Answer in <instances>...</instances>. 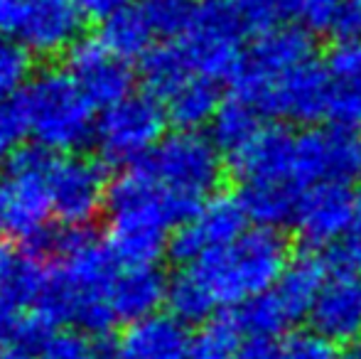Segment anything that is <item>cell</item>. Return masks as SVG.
<instances>
[{
	"instance_id": "obj_1",
	"label": "cell",
	"mask_w": 361,
	"mask_h": 359,
	"mask_svg": "<svg viewBox=\"0 0 361 359\" xmlns=\"http://www.w3.org/2000/svg\"><path fill=\"white\" fill-rule=\"evenodd\" d=\"M106 212V244L121 266H157L182 224L175 205L140 165L111 182Z\"/></svg>"
},
{
	"instance_id": "obj_2",
	"label": "cell",
	"mask_w": 361,
	"mask_h": 359,
	"mask_svg": "<svg viewBox=\"0 0 361 359\" xmlns=\"http://www.w3.org/2000/svg\"><path fill=\"white\" fill-rule=\"evenodd\" d=\"M288 264L290 246L281 231L256 226L231 246L202 256L187 269L221 308L243 305L251 298L273 291Z\"/></svg>"
},
{
	"instance_id": "obj_3",
	"label": "cell",
	"mask_w": 361,
	"mask_h": 359,
	"mask_svg": "<svg viewBox=\"0 0 361 359\" xmlns=\"http://www.w3.org/2000/svg\"><path fill=\"white\" fill-rule=\"evenodd\" d=\"M15 104L25 133L47 153L74 155L96 138V106L62 69L37 72Z\"/></svg>"
},
{
	"instance_id": "obj_4",
	"label": "cell",
	"mask_w": 361,
	"mask_h": 359,
	"mask_svg": "<svg viewBox=\"0 0 361 359\" xmlns=\"http://www.w3.org/2000/svg\"><path fill=\"white\" fill-rule=\"evenodd\" d=\"M140 168L175 205L182 224L216 195L224 178L221 150L197 130H175L165 135Z\"/></svg>"
},
{
	"instance_id": "obj_5",
	"label": "cell",
	"mask_w": 361,
	"mask_h": 359,
	"mask_svg": "<svg viewBox=\"0 0 361 359\" xmlns=\"http://www.w3.org/2000/svg\"><path fill=\"white\" fill-rule=\"evenodd\" d=\"M54 158L39 145H25L8 155L5 173L0 178V229L37 249L52 229V178Z\"/></svg>"
},
{
	"instance_id": "obj_6",
	"label": "cell",
	"mask_w": 361,
	"mask_h": 359,
	"mask_svg": "<svg viewBox=\"0 0 361 359\" xmlns=\"http://www.w3.org/2000/svg\"><path fill=\"white\" fill-rule=\"evenodd\" d=\"M233 96L251 104L261 116L310 126L332 114V82L324 64L310 62L281 77H253L238 72Z\"/></svg>"
},
{
	"instance_id": "obj_7",
	"label": "cell",
	"mask_w": 361,
	"mask_h": 359,
	"mask_svg": "<svg viewBox=\"0 0 361 359\" xmlns=\"http://www.w3.org/2000/svg\"><path fill=\"white\" fill-rule=\"evenodd\" d=\"M243 28L231 0H197L190 28L180 37L197 77L233 82L246 62Z\"/></svg>"
},
{
	"instance_id": "obj_8",
	"label": "cell",
	"mask_w": 361,
	"mask_h": 359,
	"mask_svg": "<svg viewBox=\"0 0 361 359\" xmlns=\"http://www.w3.org/2000/svg\"><path fill=\"white\" fill-rule=\"evenodd\" d=\"M165 106L150 94H130L109 106L96 123V145L111 165H140L165 138Z\"/></svg>"
},
{
	"instance_id": "obj_9",
	"label": "cell",
	"mask_w": 361,
	"mask_h": 359,
	"mask_svg": "<svg viewBox=\"0 0 361 359\" xmlns=\"http://www.w3.org/2000/svg\"><path fill=\"white\" fill-rule=\"evenodd\" d=\"M111 182L106 168L86 155H64L54 160L49 195L52 214L67 229H86L109 207Z\"/></svg>"
},
{
	"instance_id": "obj_10",
	"label": "cell",
	"mask_w": 361,
	"mask_h": 359,
	"mask_svg": "<svg viewBox=\"0 0 361 359\" xmlns=\"http://www.w3.org/2000/svg\"><path fill=\"white\" fill-rule=\"evenodd\" d=\"M248 214L238 195L216 192L185 224L172 234L170 254L175 261L192 266L202 256L231 246L248 231Z\"/></svg>"
},
{
	"instance_id": "obj_11",
	"label": "cell",
	"mask_w": 361,
	"mask_h": 359,
	"mask_svg": "<svg viewBox=\"0 0 361 359\" xmlns=\"http://www.w3.org/2000/svg\"><path fill=\"white\" fill-rule=\"evenodd\" d=\"M359 140L347 126H312L298 135L295 180L302 190L359 173Z\"/></svg>"
},
{
	"instance_id": "obj_12",
	"label": "cell",
	"mask_w": 361,
	"mask_h": 359,
	"mask_svg": "<svg viewBox=\"0 0 361 359\" xmlns=\"http://www.w3.org/2000/svg\"><path fill=\"white\" fill-rule=\"evenodd\" d=\"M359 219V197L347 182L307 187L295 214V229L307 249L337 246Z\"/></svg>"
},
{
	"instance_id": "obj_13",
	"label": "cell",
	"mask_w": 361,
	"mask_h": 359,
	"mask_svg": "<svg viewBox=\"0 0 361 359\" xmlns=\"http://www.w3.org/2000/svg\"><path fill=\"white\" fill-rule=\"evenodd\" d=\"M64 72L96 109L106 111L133 94L135 74L130 62L116 57L101 39H81L69 49Z\"/></svg>"
},
{
	"instance_id": "obj_14",
	"label": "cell",
	"mask_w": 361,
	"mask_h": 359,
	"mask_svg": "<svg viewBox=\"0 0 361 359\" xmlns=\"http://www.w3.org/2000/svg\"><path fill=\"white\" fill-rule=\"evenodd\" d=\"M84 20L76 0H23L15 37L37 57H54L81 42Z\"/></svg>"
},
{
	"instance_id": "obj_15",
	"label": "cell",
	"mask_w": 361,
	"mask_h": 359,
	"mask_svg": "<svg viewBox=\"0 0 361 359\" xmlns=\"http://www.w3.org/2000/svg\"><path fill=\"white\" fill-rule=\"evenodd\" d=\"M295 148H298V135L290 133V128L263 126L256 138L233 158H228V163L241 185L288 182L295 180Z\"/></svg>"
},
{
	"instance_id": "obj_16",
	"label": "cell",
	"mask_w": 361,
	"mask_h": 359,
	"mask_svg": "<svg viewBox=\"0 0 361 359\" xmlns=\"http://www.w3.org/2000/svg\"><path fill=\"white\" fill-rule=\"evenodd\" d=\"M310 325L317 335L334 345L357 342L361 335V281L357 276L334 273L327 278L312 312Z\"/></svg>"
},
{
	"instance_id": "obj_17",
	"label": "cell",
	"mask_w": 361,
	"mask_h": 359,
	"mask_svg": "<svg viewBox=\"0 0 361 359\" xmlns=\"http://www.w3.org/2000/svg\"><path fill=\"white\" fill-rule=\"evenodd\" d=\"M314 62V35L302 25H276L256 37L241 72L253 77H281Z\"/></svg>"
},
{
	"instance_id": "obj_18",
	"label": "cell",
	"mask_w": 361,
	"mask_h": 359,
	"mask_svg": "<svg viewBox=\"0 0 361 359\" xmlns=\"http://www.w3.org/2000/svg\"><path fill=\"white\" fill-rule=\"evenodd\" d=\"M192 335L172 315H152L133 322L106 359H190Z\"/></svg>"
},
{
	"instance_id": "obj_19",
	"label": "cell",
	"mask_w": 361,
	"mask_h": 359,
	"mask_svg": "<svg viewBox=\"0 0 361 359\" xmlns=\"http://www.w3.org/2000/svg\"><path fill=\"white\" fill-rule=\"evenodd\" d=\"M170 281L157 266H123L111 286V308L118 322H140L167 303Z\"/></svg>"
},
{
	"instance_id": "obj_20",
	"label": "cell",
	"mask_w": 361,
	"mask_h": 359,
	"mask_svg": "<svg viewBox=\"0 0 361 359\" xmlns=\"http://www.w3.org/2000/svg\"><path fill=\"white\" fill-rule=\"evenodd\" d=\"M332 116L342 126H361V42H337L327 54Z\"/></svg>"
},
{
	"instance_id": "obj_21",
	"label": "cell",
	"mask_w": 361,
	"mask_h": 359,
	"mask_svg": "<svg viewBox=\"0 0 361 359\" xmlns=\"http://www.w3.org/2000/svg\"><path fill=\"white\" fill-rule=\"evenodd\" d=\"M327 278V266H324V261L319 256L300 254L295 259H290V264L286 266L273 293L283 303V308L293 317V322H298L302 317H310Z\"/></svg>"
},
{
	"instance_id": "obj_22",
	"label": "cell",
	"mask_w": 361,
	"mask_h": 359,
	"mask_svg": "<svg viewBox=\"0 0 361 359\" xmlns=\"http://www.w3.org/2000/svg\"><path fill=\"white\" fill-rule=\"evenodd\" d=\"M302 192L305 190L295 180L253 182V185H241L238 197L246 207L248 219L266 229H278L295 221Z\"/></svg>"
},
{
	"instance_id": "obj_23",
	"label": "cell",
	"mask_w": 361,
	"mask_h": 359,
	"mask_svg": "<svg viewBox=\"0 0 361 359\" xmlns=\"http://www.w3.org/2000/svg\"><path fill=\"white\" fill-rule=\"evenodd\" d=\"M221 89L219 82L207 77H192L187 84H182L175 94L165 99L167 121L177 130H197L212 126L214 116L221 109Z\"/></svg>"
},
{
	"instance_id": "obj_24",
	"label": "cell",
	"mask_w": 361,
	"mask_h": 359,
	"mask_svg": "<svg viewBox=\"0 0 361 359\" xmlns=\"http://www.w3.org/2000/svg\"><path fill=\"white\" fill-rule=\"evenodd\" d=\"M293 18L310 35H327L337 42H352L361 35L359 0H295Z\"/></svg>"
},
{
	"instance_id": "obj_25",
	"label": "cell",
	"mask_w": 361,
	"mask_h": 359,
	"mask_svg": "<svg viewBox=\"0 0 361 359\" xmlns=\"http://www.w3.org/2000/svg\"><path fill=\"white\" fill-rule=\"evenodd\" d=\"M140 77H143V84L147 87V94L165 101L182 84L197 77V72L192 67V59L187 54L185 44L180 39H167L162 44H155L145 54V59L140 62Z\"/></svg>"
},
{
	"instance_id": "obj_26",
	"label": "cell",
	"mask_w": 361,
	"mask_h": 359,
	"mask_svg": "<svg viewBox=\"0 0 361 359\" xmlns=\"http://www.w3.org/2000/svg\"><path fill=\"white\" fill-rule=\"evenodd\" d=\"M155 37L157 35L143 5H128L116 13L114 18L101 23L99 35L101 42L126 62H133V59L143 62L145 54L155 47Z\"/></svg>"
},
{
	"instance_id": "obj_27",
	"label": "cell",
	"mask_w": 361,
	"mask_h": 359,
	"mask_svg": "<svg viewBox=\"0 0 361 359\" xmlns=\"http://www.w3.org/2000/svg\"><path fill=\"white\" fill-rule=\"evenodd\" d=\"M261 128V114L251 104L233 96V99L224 101L214 121H212L209 138L214 140V145L221 153H226V158H233L238 150H243L256 138Z\"/></svg>"
},
{
	"instance_id": "obj_28",
	"label": "cell",
	"mask_w": 361,
	"mask_h": 359,
	"mask_svg": "<svg viewBox=\"0 0 361 359\" xmlns=\"http://www.w3.org/2000/svg\"><path fill=\"white\" fill-rule=\"evenodd\" d=\"M167 308H170V315L185 325H204L216 315L219 305L207 293V288L195 278V273L185 269L170 281Z\"/></svg>"
},
{
	"instance_id": "obj_29",
	"label": "cell",
	"mask_w": 361,
	"mask_h": 359,
	"mask_svg": "<svg viewBox=\"0 0 361 359\" xmlns=\"http://www.w3.org/2000/svg\"><path fill=\"white\" fill-rule=\"evenodd\" d=\"M243 345V330L236 315L219 312L192 335L190 359H236Z\"/></svg>"
},
{
	"instance_id": "obj_30",
	"label": "cell",
	"mask_w": 361,
	"mask_h": 359,
	"mask_svg": "<svg viewBox=\"0 0 361 359\" xmlns=\"http://www.w3.org/2000/svg\"><path fill=\"white\" fill-rule=\"evenodd\" d=\"M233 315H236L243 335L248 337H273L276 340L281 332H286L293 325V317L288 315V310L273 291L246 300L243 305H238Z\"/></svg>"
},
{
	"instance_id": "obj_31",
	"label": "cell",
	"mask_w": 361,
	"mask_h": 359,
	"mask_svg": "<svg viewBox=\"0 0 361 359\" xmlns=\"http://www.w3.org/2000/svg\"><path fill=\"white\" fill-rule=\"evenodd\" d=\"M32 52L20 39L0 37V104H10L35 77Z\"/></svg>"
},
{
	"instance_id": "obj_32",
	"label": "cell",
	"mask_w": 361,
	"mask_h": 359,
	"mask_svg": "<svg viewBox=\"0 0 361 359\" xmlns=\"http://www.w3.org/2000/svg\"><path fill=\"white\" fill-rule=\"evenodd\" d=\"M195 0H145L143 8L157 37L180 39L190 28Z\"/></svg>"
},
{
	"instance_id": "obj_33",
	"label": "cell",
	"mask_w": 361,
	"mask_h": 359,
	"mask_svg": "<svg viewBox=\"0 0 361 359\" xmlns=\"http://www.w3.org/2000/svg\"><path fill=\"white\" fill-rule=\"evenodd\" d=\"M241 18L246 32H266V30L283 25L286 18H293L295 0H231Z\"/></svg>"
},
{
	"instance_id": "obj_34",
	"label": "cell",
	"mask_w": 361,
	"mask_h": 359,
	"mask_svg": "<svg viewBox=\"0 0 361 359\" xmlns=\"http://www.w3.org/2000/svg\"><path fill=\"white\" fill-rule=\"evenodd\" d=\"M37 355L39 359H104V345L91 342L84 332L57 330Z\"/></svg>"
},
{
	"instance_id": "obj_35",
	"label": "cell",
	"mask_w": 361,
	"mask_h": 359,
	"mask_svg": "<svg viewBox=\"0 0 361 359\" xmlns=\"http://www.w3.org/2000/svg\"><path fill=\"white\" fill-rule=\"evenodd\" d=\"M283 359H339V350L332 340L314 330L293 332L283 342Z\"/></svg>"
},
{
	"instance_id": "obj_36",
	"label": "cell",
	"mask_w": 361,
	"mask_h": 359,
	"mask_svg": "<svg viewBox=\"0 0 361 359\" xmlns=\"http://www.w3.org/2000/svg\"><path fill=\"white\" fill-rule=\"evenodd\" d=\"M332 264L337 273L361 276V217L347 231V236L332 249Z\"/></svg>"
},
{
	"instance_id": "obj_37",
	"label": "cell",
	"mask_w": 361,
	"mask_h": 359,
	"mask_svg": "<svg viewBox=\"0 0 361 359\" xmlns=\"http://www.w3.org/2000/svg\"><path fill=\"white\" fill-rule=\"evenodd\" d=\"M25 133L23 116H20L18 104H0V155H13L20 135Z\"/></svg>"
},
{
	"instance_id": "obj_38",
	"label": "cell",
	"mask_w": 361,
	"mask_h": 359,
	"mask_svg": "<svg viewBox=\"0 0 361 359\" xmlns=\"http://www.w3.org/2000/svg\"><path fill=\"white\" fill-rule=\"evenodd\" d=\"M236 359H283V345L273 337H246Z\"/></svg>"
},
{
	"instance_id": "obj_39",
	"label": "cell",
	"mask_w": 361,
	"mask_h": 359,
	"mask_svg": "<svg viewBox=\"0 0 361 359\" xmlns=\"http://www.w3.org/2000/svg\"><path fill=\"white\" fill-rule=\"evenodd\" d=\"M81 8V13L86 18H94L99 23H106L109 18H114L116 13H121L123 8H128V0H76Z\"/></svg>"
},
{
	"instance_id": "obj_40",
	"label": "cell",
	"mask_w": 361,
	"mask_h": 359,
	"mask_svg": "<svg viewBox=\"0 0 361 359\" xmlns=\"http://www.w3.org/2000/svg\"><path fill=\"white\" fill-rule=\"evenodd\" d=\"M18 266H20V256L10 246L0 244V303L8 298L10 288H13Z\"/></svg>"
},
{
	"instance_id": "obj_41",
	"label": "cell",
	"mask_w": 361,
	"mask_h": 359,
	"mask_svg": "<svg viewBox=\"0 0 361 359\" xmlns=\"http://www.w3.org/2000/svg\"><path fill=\"white\" fill-rule=\"evenodd\" d=\"M20 15H23V0H0V37L18 35Z\"/></svg>"
},
{
	"instance_id": "obj_42",
	"label": "cell",
	"mask_w": 361,
	"mask_h": 359,
	"mask_svg": "<svg viewBox=\"0 0 361 359\" xmlns=\"http://www.w3.org/2000/svg\"><path fill=\"white\" fill-rule=\"evenodd\" d=\"M20 315L18 310H13L10 305L0 303V345L8 340H15V332H18Z\"/></svg>"
},
{
	"instance_id": "obj_43",
	"label": "cell",
	"mask_w": 361,
	"mask_h": 359,
	"mask_svg": "<svg viewBox=\"0 0 361 359\" xmlns=\"http://www.w3.org/2000/svg\"><path fill=\"white\" fill-rule=\"evenodd\" d=\"M0 359H39V357H35L32 352L23 350L18 345H5L0 347Z\"/></svg>"
},
{
	"instance_id": "obj_44",
	"label": "cell",
	"mask_w": 361,
	"mask_h": 359,
	"mask_svg": "<svg viewBox=\"0 0 361 359\" xmlns=\"http://www.w3.org/2000/svg\"><path fill=\"white\" fill-rule=\"evenodd\" d=\"M354 359H361V335H359V340L354 342Z\"/></svg>"
},
{
	"instance_id": "obj_45",
	"label": "cell",
	"mask_w": 361,
	"mask_h": 359,
	"mask_svg": "<svg viewBox=\"0 0 361 359\" xmlns=\"http://www.w3.org/2000/svg\"><path fill=\"white\" fill-rule=\"evenodd\" d=\"M359 173H361V140H359Z\"/></svg>"
},
{
	"instance_id": "obj_46",
	"label": "cell",
	"mask_w": 361,
	"mask_h": 359,
	"mask_svg": "<svg viewBox=\"0 0 361 359\" xmlns=\"http://www.w3.org/2000/svg\"><path fill=\"white\" fill-rule=\"evenodd\" d=\"M357 197H359V217H361V192H359V195H357Z\"/></svg>"
},
{
	"instance_id": "obj_47",
	"label": "cell",
	"mask_w": 361,
	"mask_h": 359,
	"mask_svg": "<svg viewBox=\"0 0 361 359\" xmlns=\"http://www.w3.org/2000/svg\"><path fill=\"white\" fill-rule=\"evenodd\" d=\"M359 3H361V0H359Z\"/></svg>"
}]
</instances>
